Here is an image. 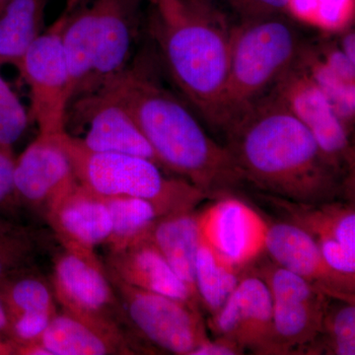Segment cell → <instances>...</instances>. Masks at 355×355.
Here are the masks:
<instances>
[{
	"mask_svg": "<svg viewBox=\"0 0 355 355\" xmlns=\"http://www.w3.org/2000/svg\"><path fill=\"white\" fill-rule=\"evenodd\" d=\"M148 236L200 304L195 275L196 259L202 241L200 212L184 210L160 217Z\"/></svg>",
	"mask_w": 355,
	"mask_h": 355,
	"instance_id": "22",
	"label": "cell"
},
{
	"mask_svg": "<svg viewBox=\"0 0 355 355\" xmlns=\"http://www.w3.org/2000/svg\"><path fill=\"white\" fill-rule=\"evenodd\" d=\"M265 249L273 263L307 280L329 297L354 301V280L333 270L314 240L295 224L282 219L268 223Z\"/></svg>",
	"mask_w": 355,
	"mask_h": 355,
	"instance_id": "16",
	"label": "cell"
},
{
	"mask_svg": "<svg viewBox=\"0 0 355 355\" xmlns=\"http://www.w3.org/2000/svg\"><path fill=\"white\" fill-rule=\"evenodd\" d=\"M223 132L243 186L291 202L352 200V181L336 171L312 133L273 91Z\"/></svg>",
	"mask_w": 355,
	"mask_h": 355,
	"instance_id": "1",
	"label": "cell"
},
{
	"mask_svg": "<svg viewBox=\"0 0 355 355\" xmlns=\"http://www.w3.org/2000/svg\"><path fill=\"white\" fill-rule=\"evenodd\" d=\"M249 268L260 275L270 288L273 326L282 354L309 352L321 336L331 297L277 263Z\"/></svg>",
	"mask_w": 355,
	"mask_h": 355,
	"instance_id": "9",
	"label": "cell"
},
{
	"mask_svg": "<svg viewBox=\"0 0 355 355\" xmlns=\"http://www.w3.org/2000/svg\"><path fill=\"white\" fill-rule=\"evenodd\" d=\"M7 330H8V323H7L6 310H4L1 300H0V336L7 338Z\"/></svg>",
	"mask_w": 355,
	"mask_h": 355,
	"instance_id": "36",
	"label": "cell"
},
{
	"mask_svg": "<svg viewBox=\"0 0 355 355\" xmlns=\"http://www.w3.org/2000/svg\"><path fill=\"white\" fill-rule=\"evenodd\" d=\"M156 2V4L159 3V2L167 1V0H154Z\"/></svg>",
	"mask_w": 355,
	"mask_h": 355,
	"instance_id": "40",
	"label": "cell"
},
{
	"mask_svg": "<svg viewBox=\"0 0 355 355\" xmlns=\"http://www.w3.org/2000/svg\"><path fill=\"white\" fill-rule=\"evenodd\" d=\"M44 218L65 249L95 252L106 245L112 232L108 207L100 196L77 184Z\"/></svg>",
	"mask_w": 355,
	"mask_h": 355,
	"instance_id": "19",
	"label": "cell"
},
{
	"mask_svg": "<svg viewBox=\"0 0 355 355\" xmlns=\"http://www.w3.org/2000/svg\"><path fill=\"white\" fill-rule=\"evenodd\" d=\"M86 0H67L64 12L67 14L73 12L76 9L78 8V7H80L81 6H83Z\"/></svg>",
	"mask_w": 355,
	"mask_h": 355,
	"instance_id": "37",
	"label": "cell"
},
{
	"mask_svg": "<svg viewBox=\"0 0 355 355\" xmlns=\"http://www.w3.org/2000/svg\"><path fill=\"white\" fill-rule=\"evenodd\" d=\"M329 300L323 321L321 336L312 345L310 354H355L354 301L331 298Z\"/></svg>",
	"mask_w": 355,
	"mask_h": 355,
	"instance_id": "27",
	"label": "cell"
},
{
	"mask_svg": "<svg viewBox=\"0 0 355 355\" xmlns=\"http://www.w3.org/2000/svg\"><path fill=\"white\" fill-rule=\"evenodd\" d=\"M53 260L51 286L62 311L113 331L125 314L104 263L95 252L65 249Z\"/></svg>",
	"mask_w": 355,
	"mask_h": 355,
	"instance_id": "8",
	"label": "cell"
},
{
	"mask_svg": "<svg viewBox=\"0 0 355 355\" xmlns=\"http://www.w3.org/2000/svg\"><path fill=\"white\" fill-rule=\"evenodd\" d=\"M261 200L314 240L324 260L343 277L355 282V210L352 200L298 203L261 195Z\"/></svg>",
	"mask_w": 355,
	"mask_h": 355,
	"instance_id": "12",
	"label": "cell"
},
{
	"mask_svg": "<svg viewBox=\"0 0 355 355\" xmlns=\"http://www.w3.org/2000/svg\"><path fill=\"white\" fill-rule=\"evenodd\" d=\"M62 42L71 83L72 101L87 93L94 70L95 11L92 3H84L67 14Z\"/></svg>",
	"mask_w": 355,
	"mask_h": 355,
	"instance_id": "23",
	"label": "cell"
},
{
	"mask_svg": "<svg viewBox=\"0 0 355 355\" xmlns=\"http://www.w3.org/2000/svg\"><path fill=\"white\" fill-rule=\"evenodd\" d=\"M354 0H319L312 25L327 31H338L350 24Z\"/></svg>",
	"mask_w": 355,
	"mask_h": 355,
	"instance_id": "30",
	"label": "cell"
},
{
	"mask_svg": "<svg viewBox=\"0 0 355 355\" xmlns=\"http://www.w3.org/2000/svg\"><path fill=\"white\" fill-rule=\"evenodd\" d=\"M60 140L77 182L96 195L144 198L155 205L161 216L195 209L203 200H211L181 178L167 176V172L148 159L94 153L67 132L60 135Z\"/></svg>",
	"mask_w": 355,
	"mask_h": 355,
	"instance_id": "5",
	"label": "cell"
},
{
	"mask_svg": "<svg viewBox=\"0 0 355 355\" xmlns=\"http://www.w3.org/2000/svg\"><path fill=\"white\" fill-rule=\"evenodd\" d=\"M38 340L51 355L137 354L125 331L103 328L62 310L53 317Z\"/></svg>",
	"mask_w": 355,
	"mask_h": 355,
	"instance_id": "21",
	"label": "cell"
},
{
	"mask_svg": "<svg viewBox=\"0 0 355 355\" xmlns=\"http://www.w3.org/2000/svg\"><path fill=\"white\" fill-rule=\"evenodd\" d=\"M101 88L123 103L168 174L211 200L243 187L225 146L210 139L190 109L154 76L150 65L130 62Z\"/></svg>",
	"mask_w": 355,
	"mask_h": 355,
	"instance_id": "2",
	"label": "cell"
},
{
	"mask_svg": "<svg viewBox=\"0 0 355 355\" xmlns=\"http://www.w3.org/2000/svg\"><path fill=\"white\" fill-rule=\"evenodd\" d=\"M211 330L244 352L282 354L273 326L272 298L260 275L247 268L241 280L216 316Z\"/></svg>",
	"mask_w": 355,
	"mask_h": 355,
	"instance_id": "13",
	"label": "cell"
},
{
	"mask_svg": "<svg viewBox=\"0 0 355 355\" xmlns=\"http://www.w3.org/2000/svg\"><path fill=\"white\" fill-rule=\"evenodd\" d=\"M35 245L27 229L0 236V282L31 270Z\"/></svg>",
	"mask_w": 355,
	"mask_h": 355,
	"instance_id": "29",
	"label": "cell"
},
{
	"mask_svg": "<svg viewBox=\"0 0 355 355\" xmlns=\"http://www.w3.org/2000/svg\"><path fill=\"white\" fill-rule=\"evenodd\" d=\"M100 197L111 216L112 232L106 244L108 251L121 249L146 237L162 217L155 205L144 198Z\"/></svg>",
	"mask_w": 355,
	"mask_h": 355,
	"instance_id": "26",
	"label": "cell"
},
{
	"mask_svg": "<svg viewBox=\"0 0 355 355\" xmlns=\"http://www.w3.org/2000/svg\"><path fill=\"white\" fill-rule=\"evenodd\" d=\"M244 354V350L239 345L226 340V338L216 336L214 340L209 338L207 343L198 347L191 355H238Z\"/></svg>",
	"mask_w": 355,
	"mask_h": 355,
	"instance_id": "33",
	"label": "cell"
},
{
	"mask_svg": "<svg viewBox=\"0 0 355 355\" xmlns=\"http://www.w3.org/2000/svg\"><path fill=\"white\" fill-rule=\"evenodd\" d=\"M309 44L287 14L241 19L231 26L222 132L254 103L272 92L301 62Z\"/></svg>",
	"mask_w": 355,
	"mask_h": 355,
	"instance_id": "4",
	"label": "cell"
},
{
	"mask_svg": "<svg viewBox=\"0 0 355 355\" xmlns=\"http://www.w3.org/2000/svg\"><path fill=\"white\" fill-rule=\"evenodd\" d=\"M60 135H40L16 157L14 188L21 207L46 216L78 184Z\"/></svg>",
	"mask_w": 355,
	"mask_h": 355,
	"instance_id": "14",
	"label": "cell"
},
{
	"mask_svg": "<svg viewBox=\"0 0 355 355\" xmlns=\"http://www.w3.org/2000/svg\"><path fill=\"white\" fill-rule=\"evenodd\" d=\"M272 91L312 133L336 171L352 181L354 151L349 130L305 69L302 60Z\"/></svg>",
	"mask_w": 355,
	"mask_h": 355,
	"instance_id": "11",
	"label": "cell"
},
{
	"mask_svg": "<svg viewBox=\"0 0 355 355\" xmlns=\"http://www.w3.org/2000/svg\"><path fill=\"white\" fill-rule=\"evenodd\" d=\"M241 19L287 14L291 0H226Z\"/></svg>",
	"mask_w": 355,
	"mask_h": 355,
	"instance_id": "32",
	"label": "cell"
},
{
	"mask_svg": "<svg viewBox=\"0 0 355 355\" xmlns=\"http://www.w3.org/2000/svg\"><path fill=\"white\" fill-rule=\"evenodd\" d=\"M139 0L91 2L95 11L96 53L87 93L101 88L130 65L139 29Z\"/></svg>",
	"mask_w": 355,
	"mask_h": 355,
	"instance_id": "17",
	"label": "cell"
},
{
	"mask_svg": "<svg viewBox=\"0 0 355 355\" xmlns=\"http://www.w3.org/2000/svg\"><path fill=\"white\" fill-rule=\"evenodd\" d=\"M46 0H7L0 9V69L17 67L43 34Z\"/></svg>",
	"mask_w": 355,
	"mask_h": 355,
	"instance_id": "24",
	"label": "cell"
},
{
	"mask_svg": "<svg viewBox=\"0 0 355 355\" xmlns=\"http://www.w3.org/2000/svg\"><path fill=\"white\" fill-rule=\"evenodd\" d=\"M14 150L0 146V216L10 218L17 214L21 207L14 188Z\"/></svg>",
	"mask_w": 355,
	"mask_h": 355,
	"instance_id": "31",
	"label": "cell"
},
{
	"mask_svg": "<svg viewBox=\"0 0 355 355\" xmlns=\"http://www.w3.org/2000/svg\"><path fill=\"white\" fill-rule=\"evenodd\" d=\"M30 123L29 109L0 72V146L13 150Z\"/></svg>",
	"mask_w": 355,
	"mask_h": 355,
	"instance_id": "28",
	"label": "cell"
},
{
	"mask_svg": "<svg viewBox=\"0 0 355 355\" xmlns=\"http://www.w3.org/2000/svg\"><path fill=\"white\" fill-rule=\"evenodd\" d=\"M0 354H13L12 343L6 340V338H2V336H0Z\"/></svg>",
	"mask_w": 355,
	"mask_h": 355,
	"instance_id": "38",
	"label": "cell"
},
{
	"mask_svg": "<svg viewBox=\"0 0 355 355\" xmlns=\"http://www.w3.org/2000/svg\"><path fill=\"white\" fill-rule=\"evenodd\" d=\"M246 270L231 265L203 240L196 259V287L200 308L216 316Z\"/></svg>",
	"mask_w": 355,
	"mask_h": 355,
	"instance_id": "25",
	"label": "cell"
},
{
	"mask_svg": "<svg viewBox=\"0 0 355 355\" xmlns=\"http://www.w3.org/2000/svg\"><path fill=\"white\" fill-rule=\"evenodd\" d=\"M7 2V0H0V9H1V7L4 6Z\"/></svg>",
	"mask_w": 355,
	"mask_h": 355,
	"instance_id": "39",
	"label": "cell"
},
{
	"mask_svg": "<svg viewBox=\"0 0 355 355\" xmlns=\"http://www.w3.org/2000/svg\"><path fill=\"white\" fill-rule=\"evenodd\" d=\"M105 268L130 286L202 309L148 235L121 249L108 251Z\"/></svg>",
	"mask_w": 355,
	"mask_h": 355,
	"instance_id": "20",
	"label": "cell"
},
{
	"mask_svg": "<svg viewBox=\"0 0 355 355\" xmlns=\"http://www.w3.org/2000/svg\"><path fill=\"white\" fill-rule=\"evenodd\" d=\"M26 230L23 226L18 225L15 222L6 217L0 216V236L13 234Z\"/></svg>",
	"mask_w": 355,
	"mask_h": 355,
	"instance_id": "35",
	"label": "cell"
},
{
	"mask_svg": "<svg viewBox=\"0 0 355 355\" xmlns=\"http://www.w3.org/2000/svg\"><path fill=\"white\" fill-rule=\"evenodd\" d=\"M67 14L62 12L44 30L16 67L29 90V114L40 135L65 132L71 103V83L62 49Z\"/></svg>",
	"mask_w": 355,
	"mask_h": 355,
	"instance_id": "7",
	"label": "cell"
},
{
	"mask_svg": "<svg viewBox=\"0 0 355 355\" xmlns=\"http://www.w3.org/2000/svg\"><path fill=\"white\" fill-rule=\"evenodd\" d=\"M0 300L8 323L7 338L16 345L38 340L58 312L51 284L31 270L0 282Z\"/></svg>",
	"mask_w": 355,
	"mask_h": 355,
	"instance_id": "18",
	"label": "cell"
},
{
	"mask_svg": "<svg viewBox=\"0 0 355 355\" xmlns=\"http://www.w3.org/2000/svg\"><path fill=\"white\" fill-rule=\"evenodd\" d=\"M154 38L170 77L209 125L223 130L231 26L209 0L157 3Z\"/></svg>",
	"mask_w": 355,
	"mask_h": 355,
	"instance_id": "3",
	"label": "cell"
},
{
	"mask_svg": "<svg viewBox=\"0 0 355 355\" xmlns=\"http://www.w3.org/2000/svg\"><path fill=\"white\" fill-rule=\"evenodd\" d=\"M107 273L123 307L125 324L148 345L167 354L191 355L209 340L200 309Z\"/></svg>",
	"mask_w": 355,
	"mask_h": 355,
	"instance_id": "6",
	"label": "cell"
},
{
	"mask_svg": "<svg viewBox=\"0 0 355 355\" xmlns=\"http://www.w3.org/2000/svg\"><path fill=\"white\" fill-rule=\"evenodd\" d=\"M340 50L352 64H354V32L349 31L343 35L340 41Z\"/></svg>",
	"mask_w": 355,
	"mask_h": 355,
	"instance_id": "34",
	"label": "cell"
},
{
	"mask_svg": "<svg viewBox=\"0 0 355 355\" xmlns=\"http://www.w3.org/2000/svg\"><path fill=\"white\" fill-rule=\"evenodd\" d=\"M200 225L203 240L239 270H246L266 252L268 222L231 193L200 212Z\"/></svg>",
	"mask_w": 355,
	"mask_h": 355,
	"instance_id": "15",
	"label": "cell"
},
{
	"mask_svg": "<svg viewBox=\"0 0 355 355\" xmlns=\"http://www.w3.org/2000/svg\"><path fill=\"white\" fill-rule=\"evenodd\" d=\"M70 127L83 128V137H74L89 150L139 156L162 168L127 108L108 89L99 88L72 100L65 130Z\"/></svg>",
	"mask_w": 355,
	"mask_h": 355,
	"instance_id": "10",
	"label": "cell"
}]
</instances>
